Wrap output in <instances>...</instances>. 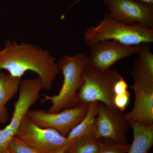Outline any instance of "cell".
<instances>
[{"instance_id": "cell-1", "label": "cell", "mask_w": 153, "mask_h": 153, "mask_svg": "<svg viewBox=\"0 0 153 153\" xmlns=\"http://www.w3.org/2000/svg\"><path fill=\"white\" fill-rule=\"evenodd\" d=\"M1 70L21 79L27 71H33L41 78L43 90L47 91L51 90L60 71L54 57L41 47L9 41L0 50V71Z\"/></svg>"}, {"instance_id": "cell-2", "label": "cell", "mask_w": 153, "mask_h": 153, "mask_svg": "<svg viewBox=\"0 0 153 153\" xmlns=\"http://www.w3.org/2000/svg\"><path fill=\"white\" fill-rule=\"evenodd\" d=\"M88 47L100 41L111 40L128 46H138L153 42V29L139 25H128L106 13L96 27H91L84 33Z\"/></svg>"}, {"instance_id": "cell-3", "label": "cell", "mask_w": 153, "mask_h": 153, "mask_svg": "<svg viewBox=\"0 0 153 153\" xmlns=\"http://www.w3.org/2000/svg\"><path fill=\"white\" fill-rule=\"evenodd\" d=\"M88 57L83 53L74 56L66 55L57 63L63 76V83L58 94H44V100L51 102L49 113H57L73 107L78 102V91L82 84L83 69L88 63Z\"/></svg>"}, {"instance_id": "cell-4", "label": "cell", "mask_w": 153, "mask_h": 153, "mask_svg": "<svg viewBox=\"0 0 153 153\" xmlns=\"http://www.w3.org/2000/svg\"><path fill=\"white\" fill-rule=\"evenodd\" d=\"M121 76L117 70H102L88 63L83 69L82 84L77 94L79 101L87 104L99 102L115 107L114 87Z\"/></svg>"}, {"instance_id": "cell-5", "label": "cell", "mask_w": 153, "mask_h": 153, "mask_svg": "<svg viewBox=\"0 0 153 153\" xmlns=\"http://www.w3.org/2000/svg\"><path fill=\"white\" fill-rule=\"evenodd\" d=\"M15 137L38 153H51L67 147L72 142L54 129L42 128L26 116Z\"/></svg>"}, {"instance_id": "cell-6", "label": "cell", "mask_w": 153, "mask_h": 153, "mask_svg": "<svg viewBox=\"0 0 153 153\" xmlns=\"http://www.w3.org/2000/svg\"><path fill=\"white\" fill-rule=\"evenodd\" d=\"M129 126L124 111L97 102V115L91 137L106 143H127Z\"/></svg>"}, {"instance_id": "cell-7", "label": "cell", "mask_w": 153, "mask_h": 153, "mask_svg": "<svg viewBox=\"0 0 153 153\" xmlns=\"http://www.w3.org/2000/svg\"><path fill=\"white\" fill-rule=\"evenodd\" d=\"M88 105L79 101L73 107L59 112L49 113L43 109L29 110L27 116L38 126L54 129L66 137L87 113Z\"/></svg>"}, {"instance_id": "cell-8", "label": "cell", "mask_w": 153, "mask_h": 153, "mask_svg": "<svg viewBox=\"0 0 153 153\" xmlns=\"http://www.w3.org/2000/svg\"><path fill=\"white\" fill-rule=\"evenodd\" d=\"M109 13L128 25L153 29V5L140 0H103Z\"/></svg>"}, {"instance_id": "cell-9", "label": "cell", "mask_w": 153, "mask_h": 153, "mask_svg": "<svg viewBox=\"0 0 153 153\" xmlns=\"http://www.w3.org/2000/svg\"><path fill=\"white\" fill-rule=\"evenodd\" d=\"M89 47L88 63L102 70L111 69L118 61L137 54L139 49V45L128 46L111 40L100 41Z\"/></svg>"}, {"instance_id": "cell-10", "label": "cell", "mask_w": 153, "mask_h": 153, "mask_svg": "<svg viewBox=\"0 0 153 153\" xmlns=\"http://www.w3.org/2000/svg\"><path fill=\"white\" fill-rule=\"evenodd\" d=\"M131 88L134 94L132 109L126 113L129 123L145 126L153 125V88H146L133 83Z\"/></svg>"}, {"instance_id": "cell-11", "label": "cell", "mask_w": 153, "mask_h": 153, "mask_svg": "<svg viewBox=\"0 0 153 153\" xmlns=\"http://www.w3.org/2000/svg\"><path fill=\"white\" fill-rule=\"evenodd\" d=\"M150 45L147 43L139 45L137 53L138 57L134 61L131 74L134 84L146 88H153V54Z\"/></svg>"}, {"instance_id": "cell-12", "label": "cell", "mask_w": 153, "mask_h": 153, "mask_svg": "<svg viewBox=\"0 0 153 153\" xmlns=\"http://www.w3.org/2000/svg\"><path fill=\"white\" fill-rule=\"evenodd\" d=\"M22 79L0 71V123L5 124L9 119L6 104L19 92Z\"/></svg>"}, {"instance_id": "cell-13", "label": "cell", "mask_w": 153, "mask_h": 153, "mask_svg": "<svg viewBox=\"0 0 153 153\" xmlns=\"http://www.w3.org/2000/svg\"><path fill=\"white\" fill-rule=\"evenodd\" d=\"M133 132V140L128 153H148L153 145V125L145 126L129 123Z\"/></svg>"}, {"instance_id": "cell-14", "label": "cell", "mask_w": 153, "mask_h": 153, "mask_svg": "<svg viewBox=\"0 0 153 153\" xmlns=\"http://www.w3.org/2000/svg\"><path fill=\"white\" fill-rule=\"evenodd\" d=\"M97 115V102L89 103L85 116L68 133L66 136L67 139L73 142L85 136H91L94 129Z\"/></svg>"}, {"instance_id": "cell-15", "label": "cell", "mask_w": 153, "mask_h": 153, "mask_svg": "<svg viewBox=\"0 0 153 153\" xmlns=\"http://www.w3.org/2000/svg\"><path fill=\"white\" fill-rule=\"evenodd\" d=\"M108 143L91 136H85L71 143L65 153H100Z\"/></svg>"}, {"instance_id": "cell-16", "label": "cell", "mask_w": 153, "mask_h": 153, "mask_svg": "<svg viewBox=\"0 0 153 153\" xmlns=\"http://www.w3.org/2000/svg\"><path fill=\"white\" fill-rule=\"evenodd\" d=\"M7 150L10 153H38L15 136L9 144Z\"/></svg>"}, {"instance_id": "cell-17", "label": "cell", "mask_w": 153, "mask_h": 153, "mask_svg": "<svg viewBox=\"0 0 153 153\" xmlns=\"http://www.w3.org/2000/svg\"><path fill=\"white\" fill-rule=\"evenodd\" d=\"M16 134L7 127L0 129V153H5L11 140Z\"/></svg>"}, {"instance_id": "cell-18", "label": "cell", "mask_w": 153, "mask_h": 153, "mask_svg": "<svg viewBox=\"0 0 153 153\" xmlns=\"http://www.w3.org/2000/svg\"><path fill=\"white\" fill-rule=\"evenodd\" d=\"M130 97V94L128 91L114 95L113 103L115 107L121 111H124L129 102Z\"/></svg>"}, {"instance_id": "cell-19", "label": "cell", "mask_w": 153, "mask_h": 153, "mask_svg": "<svg viewBox=\"0 0 153 153\" xmlns=\"http://www.w3.org/2000/svg\"><path fill=\"white\" fill-rule=\"evenodd\" d=\"M131 144L128 143L114 144L108 143L100 153H128Z\"/></svg>"}, {"instance_id": "cell-20", "label": "cell", "mask_w": 153, "mask_h": 153, "mask_svg": "<svg viewBox=\"0 0 153 153\" xmlns=\"http://www.w3.org/2000/svg\"><path fill=\"white\" fill-rule=\"evenodd\" d=\"M82 1V0H76L75 1H74V3H72V4L69 6V7H68V9H67V10H69V9H70V8H71V7H74V6H75V5H76V4H78L79 2H80V1Z\"/></svg>"}, {"instance_id": "cell-21", "label": "cell", "mask_w": 153, "mask_h": 153, "mask_svg": "<svg viewBox=\"0 0 153 153\" xmlns=\"http://www.w3.org/2000/svg\"><path fill=\"white\" fill-rule=\"evenodd\" d=\"M67 147L63 148V149H61L60 150L56 151V152L51 153H65V150H66V148Z\"/></svg>"}, {"instance_id": "cell-22", "label": "cell", "mask_w": 153, "mask_h": 153, "mask_svg": "<svg viewBox=\"0 0 153 153\" xmlns=\"http://www.w3.org/2000/svg\"><path fill=\"white\" fill-rule=\"evenodd\" d=\"M140 1L150 4L153 5V0H140Z\"/></svg>"}, {"instance_id": "cell-23", "label": "cell", "mask_w": 153, "mask_h": 153, "mask_svg": "<svg viewBox=\"0 0 153 153\" xmlns=\"http://www.w3.org/2000/svg\"><path fill=\"white\" fill-rule=\"evenodd\" d=\"M5 153H10L7 150V151H6Z\"/></svg>"}]
</instances>
